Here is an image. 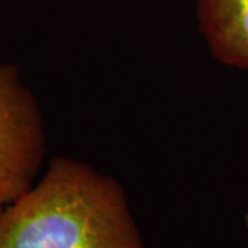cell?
<instances>
[{"instance_id": "1", "label": "cell", "mask_w": 248, "mask_h": 248, "mask_svg": "<svg viewBox=\"0 0 248 248\" xmlns=\"http://www.w3.org/2000/svg\"><path fill=\"white\" fill-rule=\"evenodd\" d=\"M0 248H146L122 186L87 164L51 160L0 213Z\"/></svg>"}, {"instance_id": "2", "label": "cell", "mask_w": 248, "mask_h": 248, "mask_svg": "<svg viewBox=\"0 0 248 248\" xmlns=\"http://www.w3.org/2000/svg\"><path fill=\"white\" fill-rule=\"evenodd\" d=\"M46 153L43 119L17 68L0 62V213L32 187Z\"/></svg>"}, {"instance_id": "3", "label": "cell", "mask_w": 248, "mask_h": 248, "mask_svg": "<svg viewBox=\"0 0 248 248\" xmlns=\"http://www.w3.org/2000/svg\"><path fill=\"white\" fill-rule=\"evenodd\" d=\"M197 17L214 57L248 69V0H197Z\"/></svg>"}, {"instance_id": "4", "label": "cell", "mask_w": 248, "mask_h": 248, "mask_svg": "<svg viewBox=\"0 0 248 248\" xmlns=\"http://www.w3.org/2000/svg\"><path fill=\"white\" fill-rule=\"evenodd\" d=\"M246 223H247V226H248V213L247 215H246Z\"/></svg>"}]
</instances>
